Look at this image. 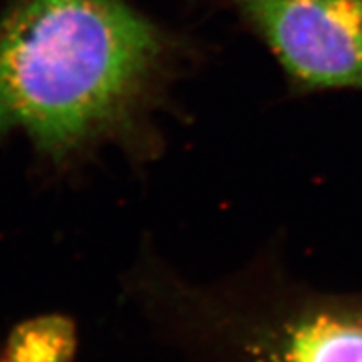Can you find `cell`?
<instances>
[{"mask_svg":"<svg viewBox=\"0 0 362 362\" xmlns=\"http://www.w3.org/2000/svg\"><path fill=\"white\" fill-rule=\"evenodd\" d=\"M253 282L250 319L270 362H362V287L317 285L282 253Z\"/></svg>","mask_w":362,"mask_h":362,"instance_id":"cell-2","label":"cell"},{"mask_svg":"<svg viewBox=\"0 0 362 362\" xmlns=\"http://www.w3.org/2000/svg\"><path fill=\"white\" fill-rule=\"evenodd\" d=\"M297 94L362 90V0H235Z\"/></svg>","mask_w":362,"mask_h":362,"instance_id":"cell-3","label":"cell"},{"mask_svg":"<svg viewBox=\"0 0 362 362\" xmlns=\"http://www.w3.org/2000/svg\"><path fill=\"white\" fill-rule=\"evenodd\" d=\"M160 56L128 0H13L0 19V134L66 155L123 123Z\"/></svg>","mask_w":362,"mask_h":362,"instance_id":"cell-1","label":"cell"}]
</instances>
